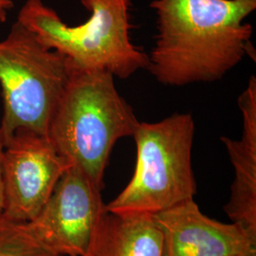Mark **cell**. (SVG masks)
Returning a JSON list of instances; mask_svg holds the SVG:
<instances>
[{"label":"cell","mask_w":256,"mask_h":256,"mask_svg":"<svg viewBox=\"0 0 256 256\" xmlns=\"http://www.w3.org/2000/svg\"><path fill=\"white\" fill-rule=\"evenodd\" d=\"M150 7L158 34L146 68L162 84L214 82L252 56L245 19L256 0H154Z\"/></svg>","instance_id":"obj_1"},{"label":"cell","mask_w":256,"mask_h":256,"mask_svg":"<svg viewBox=\"0 0 256 256\" xmlns=\"http://www.w3.org/2000/svg\"><path fill=\"white\" fill-rule=\"evenodd\" d=\"M134 110L106 70L72 68L55 106L48 138L70 165L104 189V174L116 142L133 137L138 124Z\"/></svg>","instance_id":"obj_2"},{"label":"cell","mask_w":256,"mask_h":256,"mask_svg":"<svg viewBox=\"0 0 256 256\" xmlns=\"http://www.w3.org/2000/svg\"><path fill=\"white\" fill-rule=\"evenodd\" d=\"M90 12L84 23L66 25L41 0H28L20 10V24L50 50L68 59L72 68L106 70L128 79L146 68L148 55L130 38L131 0H81Z\"/></svg>","instance_id":"obj_3"},{"label":"cell","mask_w":256,"mask_h":256,"mask_svg":"<svg viewBox=\"0 0 256 256\" xmlns=\"http://www.w3.org/2000/svg\"><path fill=\"white\" fill-rule=\"evenodd\" d=\"M194 122L188 113H174L156 122H140L133 135L137 148L134 174L106 210L154 216L194 200L192 166Z\"/></svg>","instance_id":"obj_4"},{"label":"cell","mask_w":256,"mask_h":256,"mask_svg":"<svg viewBox=\"0 0 256 256\" xmlns=\"http://www.w3.org/2000/svg\"><path fill=\"white\" fill-rule=\"evenodd\" d=\"M72 74L64 55L48 48L16 21L0 41L2 140L19 130L48 137L55 106Z\"/></svg>","instance_id":"obj_5"},{"label":"cell","mask_w":256,"mask_h":256,"mask_svg":"<svg viewBox=\"0 0 256 256\" xmlns=\"http://www.w3.org/2000/svg\"><path fill=\"white\" fill-rule=\"evenodd\" d=\"M106 204L102 190L76 166H68L30 224L59 256H92Z\"/></svg>","instance_id":"obj_6"},{"label":"cell","mask_w":256,"mask_h":256,"mask_svg":"<svg viewBox=\"0 0 256 256\" xmlns=\"http://www.w3.org/2000/svg\"><path fill=\"white\" fill-rule=\"evenodd\" d=\"M68 166L45 136L19 130L3 140L5 208L2 214L14 221H32Z\"/></svg>","instance_id":"obj_7"},{"label":"cell","mask_w":256,"mask_h":256,"mask_svg":"<svg viewBox=\"0 0 256 256\" xmlns=\"http://www.w3.org/2000/svg\"><path fill=\"white\" fill-rule=\"evenodd\" d=\"M153 216L164 236V256H256L238 226L208 218L194 200Z\"/></svg>","instance_id":"obj_8"},{"label":"cell","mask_w":256,"mask_h":256,"mask_svg":"<svg viewBox=\"0 0 256 256\" xmlns=\"http://www.w3.org/2000/svg\"><path fill=\"white\" fill-rule=\"evenodd\" d=\"M243 130L239 140L221 137L234 169L230 200L224 209L232 223L256 248V78L252 75L238 97Z\"/></svg>","instance_id":"obj_9"},{"label":"cell","mask_w":256,"mask_h":256,"mask_svg":"<svg viewBox=\"0 0 256 256\" xmlns=\"http://www.w3.org/2000/svg\"><path fill=\"white\" fill-rule=\"evenodd\" d=\"M92 256H164V236L152 214L106 210Z\"/></svg>","instance_id":"obj_10"},{"label":"cell","mask_w":256,"mask_h":256,"mask_svg":"<svg viewBox=\"0 0 256 256\" xmlns=\"http://www.w3.org/2000/svg\"><path fill=\"white\" fill-rule=\"evenodd\" d=\"M0 256H59L46 246L30 222L0 214Z\"/></svg>","instance_id":"obj_11"},{"label":"cell","mask_w":256,"mask_h":256,"mask_svg":"<svg viewBox=\"0 0 256 256\" xmlns=\"http://www.w3.org/2000/svg\"><path fill=\"white\" fill-rule=\"evenodd\" d=\"M2 153H3V140L0 133V214H3L5 208V188L3 180V170H2Z\"/></svg>","instance_id":"obj_12"},{"label":"cell","mask_w":256,"mask_h":256,"mask_svg":"<svg viewBox=\"0 0 256 256\" xmlns=\"http://www.w3.org/2000/svg\"><path fill=\"white\" fill-rule=\"evenodd\" d=\"M12 7V0H0V23H4L7 20L8 14Z\"/></svg>","instance_id":"obj_13"}]
</instances>
